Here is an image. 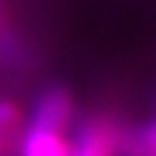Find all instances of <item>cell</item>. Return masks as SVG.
<instances>
[{
	"label": "cell",
	"instance_id": "cell-1",
	"mask_svg": "<svg viewBox=\"0 0 156 156\" xmlns=\"http://www.w3.org/2000/svg\"><path fill=\"white\" fill-rule=\"evenodd\" d=\"M123 123L109 114H92L76 128L71 156H118V140Z\"/></svg>",
	"mask_w": 156,
	"mask_h": 156
},
{
	"label": "cell",
	"instance_id": "cell-2",
	"mask_svg": "<svg viewBox=\"0 0 156 156\" xmlns=\"http://www.w3.org/2000/svg\"><path fill=\"white\" fill-rule=\"evenodd\" d=\"M76 114V102L71 90L64 85H52L43 90L40 97L31 109L29 116V128L38 130H52V133H64Z\"/></svg>",
	"mask_w": 156,
	"mask_h": 156
},
{
	"label": "cell",
	"instance_id": "cell-3",
	"mask_svg": "<svg viewBox=\"0 0 156 156\" xmlns=\"http://www.w3.org/2000/svg\"><path fill=\"white\" fill-rule=\"evenodd\" d=\"M21 156H71V142L64 140V133L29 128L21 140Z\"/></svg>",
	"mask_w": 156,
	"mask_h": 156
},
{
	"label": "cell",
	"instance_id": "cell-4",
	"mask_svg": "<svg viewBox=\"0 0 156 156\" xmlns=\"http://www.w3.org/2000/svg\"><path fill=\"white\" fill-rule=\"evenodd\" d=\"M21 123V109L10 102V99H0V135L10 137Z\"/></svg>",
	"mask_w": 156,
	"mask_h": 156
},
{
	"label": "cell",
	"instance_id": "cell-5",
	"mask_svg": "<svg viewBox=\"0 0 156 156\" xmlns=\"http://www.w3.org/2000/svg\"><path fill=\"white\" fill-rule=\"evenodd\" d=\"M7 140H10V137H5V135H0V156L5 154V149H7Z\"/></svg>",
	"mask_w": 156,
	"mask_h": 156
}]
</instances>
